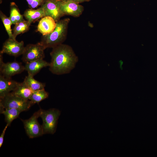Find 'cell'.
Segmentation results:
<instances>
[{"instance_id": "obj_22", "label": "cell", "mask_w": 157, "mask_h": 157, "mask_svg": "<svg viewBox=\"0 0 157 157\" xmlns=\"http://www.w3.org/2000/svg\"><path fill=\"white\" fill-rule=\"evenodd\" d=\"M27 2L28 6L30 8L34 9L39 6H41L46 0H26Z\"/></svg>"}, {"instance_id": "obj_14", "label": "cell", "mask_w": 157, "mask_h": 157, "mask_svg": "<svg viewBox=\"0 0 157 157\" xmlns=\"http://www.w3.org/2000/svg\"><path fill=\"white\" fill-rule=\"evenodd\" d=\"M24 16L26 20L31 24L40 18L45 16L43 9L40 7L36 9L28 8L24 11Z\"/></svg>"}, {"instance_id": "obj_24", "label": "cell", "mask_w": 157, "mask_h": 157, "mask_svg": "<svg viewBox=\"0 0 157 157\" xmlns=\"http://www.w3.org/2000/svg\"><path fill=\"white\" fill-rule=\"evenodd\" d=\"M65 1H69L74 2L75 3L79 4L83 2H89L91 0H61Z\"/></svg>"}, {"instance_id": "obj_15", "label": "cell", "mask_w": 157, "mask_h": 157, "mask_svg": "<svg viewBox=\"0 0 157 157\" xmlns=\"http://www.w3.org/2000/svg\"><path fill=\"white\" fill-rule=\"evenodd\" d=\"M33 91L23 81L19 83L15 89L12 92L24 99L29 100Z\"/></svg>"}, {"instance_id": "obj_4", "label": "cell", "mask_w": 157, "mask_h": 157, "mask_svg": "<svg viewBox=\"0 0 157 157\" xmlns=\"http://www.w3.org/2000/svg\"><path fill=\"white\" fill-rule=\"evenodd\" d=\"M33 104L30 100H26L11 92L0 99V106L3 108H13L23 111L28 110Z\"/></svg>"}, {"instance_id": "obj_18", "label": "cell", "mask_w": 157, "mask_h": 157, "mask_svg": "<svg viewBox=\"0 0 157 157\" xmlns=\"http://www.w3.org/2000/svg\"><path fill=\"white\" fill-rule=\"evenodd\" d=\"M33 77L28 74L23 81L33 91L44 88L45 84L36 80Z\"/></svg>"}, {"instance_id": "obj_13", "label": "cell", "mask_w": 157, "mask_h": 157, "mask_svg": "<svg viewBox=\"0 0 157 157\" xmlns=\"http://www.w3.org/2000/svg\"><path fill=\"white\" fill-rule=\"evenodd\" d=\"M49 65L50 63L43 59H40L25 63V70L27 72L28 74L34 76L42 68Z\"/></svg>"}, {"instance_id": "obj_9", "label": "cell", "mask_w": 157, "mask_h": 157, "mask_svg": "<svg viewBox=\"0 0 157 157\" xmlns=\"http://www.w3.org/2000/svg\"><path fill=\"white\" fill-rule=\"evenodd\" d=\"M25 70L24 66L16 61L5 63L3 59H0V73L5 77L11 78L16 74H20Z\"/></svg>"}, {"instance_id": "obj_23", "label": "cell", "mask_w": 157, "mask_h": 157, "mask_svg": "<svg viewBox=\"0 0 157 157\" xmlns=\"http://www.w3.org/2000/svg\"><path fill=\"white\" fill-rule=\"evenodd\" d=\"M8 124H6V125L4 127L3 130V131L1 135L0 136V147H1L2 145L3 144V139H4V136L5 135V134L6 132V129L8 126H9Z\"/></svg>"}, {"instance_id": "obj_20", "label": "cell", "mask_w": 157, "mask_h": 157, "mask_svg": "<svg viewBox=\"0 0 157 157\" xmlns=\"http://www.w3.org/2000/svg\"><path fill=\"white\" fill-rule=\"evenodd\" d=\"M49 93L44 89L34 91L31 96L29 100L33 104H38L40 101L47 98Z\"/></svg>"}, {"instance_id": "obj_5", "label": "cell", "mask_w": 157, "mask_h": 157, "mask_svg": "<svg viewBox=\"0 0 157 157\" xmlns=\"http://www.w3.org/2000/svg\"><path fill=\"white\" fill-rule=\"evenodd\" d=\"M44 47L40 42L35 44H28L24 48L22 55V60L25 63L40 59L45 57Z\"/></svg>"}, {"instance_id": "obj_8", "label": "cell", "mask_w": 157, "mask_h": 157, "mask_svg": "<svg viewBox=\"0 0 157 157\" xmlns=\"http://www.w3.org/2000/svg\"><path fill=\"white\" fill-rule=\"evenodd\" d=\"M60 8L63 16L69 15L75 17H80L84 10V7L74 2L60 0Z\"/></svg>"}, {"instance_id": "obj_17", "label": "cell", "mask_w": 157, "mask_h": 157, "mask_svg": "<svg viewBox=\"0 0 157 157\" xmlns=\"http://www.w3.org/2000/svg\"><path fill=\"white\" fill-rule=\"evenodd\" d=\"M24 15H22L20 12L18 6L14 2H11L10 4V15L9 18L13 24H16L24 20Z\"/></svg>"}, {"instance_id": "obj_3", "label": "cell", "mask_w": 157, "mask_h": 157, "mask_svg": "<svg viewBox=\"0 0 157 157\" xmlns=\"http://www.w3.org/2000/svg\"><path fill=\"white\" fill-rule=\"evenodd\" d=\"M40 117L42 120V125L44 134H53L56 131L58 120L60 114V111L56 109L47 110L40 109Z\"/></svg>"}, {"instance_id": "obj_19", "label": "cell", "mask_w": 157, "mask_h": 157, "mask_svg": "<svg viewBox=\"0 0 157 157\" xmlns=\"http://www.w3.org/2000/svg\"><path fill=\"white\" fill-rule=\"evenodd\" d=\"M31 25L28 21L25 20L15 24L13 30L14 39H16L18 35L27 32Z\"/></svg>"}, {"instance_id": "obj_7", "label": "cell", "mask_w": 157, "mask_h": 157, "mask_svg": "<svg viewBox=\"0 0 157 157\" xmlns=\"http://www.w3.org/2000/svg\"><path fill=\"white\" fill-rule=\"evenodd\" d=\"M25 47L23 41L19 42L8 38L3 43L0 53L16 57L22 54Z\"/></svg>"}, {"instance_id": "obj_10", "label": "cell", "mask_w": 157, "mask_h": 157, "mask_svg": "<svg viewBox=\"0 0 157 157\" xmlns=\"http://www.w3.org/2000/svg\"><path fill=\"white\" fill-rule=\"evenodd\" d=\"M60 0H46L40 6L44 11L45 16H49L53 18L57 22L64 16L60 8Z\"/></svg>"}, {"instance_id": "obj_2", "label": "cell", "mask_w": 157, "mask_h": 157, "mask_svg": "<svg viewBox=\"0 0 157 157\" xmlns=\"http://www.w3.org/2000/svg\"><path fill=\"white\" fill-rule=\"evenodd\" d=\"M70 21V19L68 18L60 19L56 22V27L51 33L42 35L40 42L45 49L52 48L65 40Z\"/></svg>"}, {"instance_id": "obj_11", "label": "cell", "mask_w": 157, "mask_h": 157, "mask_svg": "<svg viewBox=\"0 0 157 157\" xmlns=\"http://www.w3.org/2000/svg\"><path fill=\"white\" fill-rule=\"evenodd\" d=\"M56 23L51 17L45 16L40 20L37 26V31L42 35L49 34L54 30Z\"/></svg>"}, {"instance_id": "obj_21", "label": "cell", "mask_w": 157, "mask_h": 157, "mask_svg": "<svg viewBox=\"0 0 157 157\" xmlns=\"http://www.w3.org/2000/svg\"><path fill=\"white\" fill-rule=\"evenodd\" d=\"M0 17L8 34L9 38L14 39L11 28V25L13 24L9 17H7L0 10Z\"/></svg>"}, {"instance_id": "obj_6", "label": "cell", "mask_w": 157, "mask_h": 157, "mask_svg": "<svg viewBox=\"0 0 157 157\" xmlns=\"http://www.w3.org/2000/svg\"><path fill=\"white\" fill-rule=\"evenodd\" d=\"M40 110L35 113L28 119H21L26 132L30 138H33L43 134L42 126L39 124L38 118L40 117Z\"/></svg>"}, {"instance_id": "obj_25", "label": "cell", "mask_w": 157, "mask_h": 157, "mask_svg": "<svg viewBox=\"0 0 157 157\" xmlns=\"http://www.w3.org/2000/svg\"><path fill=\"white\" fill-rule=\"evenodd\" d=\"M3 0H0V4L1 3Z\"/></svg>"}, {"instance_id": "obj_12", "label": "cell", "mask_w": 157, "mask_h": 157, "mask_svg": "<svg viewBox=\"0 0 157 157\" xmlns=\"http://www.w3.org/2000/svg\"><path fill=\"white\" fill-rule=\"evenodd\" d=\"M19 83L0 74V99L13 91Z\"/></svg>"}, {"instance_id": "obj_16", "label": "cell", "mask_w": 157, "mask_h": 157, "mask_svg": "<svg viewBox=\"0 0 157 157\" xmlns=\"http://www.w3.org/2000/svg\"><path fill=\"white\" fill-rule=\"evenodd\" d=\"M0 113L3 114L5 117V120L10 126L12 122L18 117L20 113L22 111L21 110L13 108L4 109L0 107Z\"/></svg>"}, {"instance_id": "obj_1", "label": "cell", "mask_w": 157, "mask_h": 157, "mask_svg": "<svg viewBox=\"0 0 157 157\" xmlns=\"http://www.w3.org/2000/svg\"><path fill=\"white\" fill-rule=\"evenodd\" d=\"M49 71L53 74L61 75L69 73L78 61V56L70 46L63 43L52 48Z\"/></svg>"}]
</instances>
